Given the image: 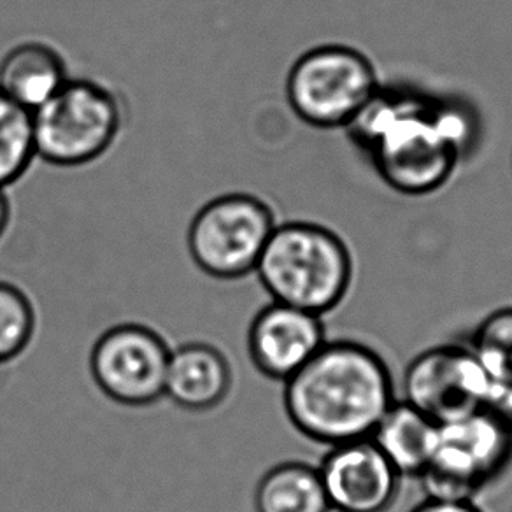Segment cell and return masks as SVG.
Instances as JSON below:
<instances>
[{
    "label": "cell",
    "mask_w": 512,
    "mask_h": 512,
    "mask_svg": "<svg viewBox=\"0 0 512 512\" xmlns=\"http://www.w3.org/2000/svg\"><path fill=\"white\" fill-rule=\"evenodd\" d=\"M36 157L55 167L93 164L113 148L125 127L118 92L97 79L69 78L32 113Z\"/></svg>",
    "instance_id": "cell-4"
},
{
    "label": "cell",
    "mask_w": 512,
    "mask_h": 512,
    "mask_svg": "<svg viewBox=\"0 0 512 512\" xmlns=\"http://www.w3.org/2000/svg\"><path fill=\"white\" fill-rule=\"evenodd\" d=\"M411 512H483L474 500H439L427 498L423 504L416 505Z\"/></svg>",
    "instance_id": "cell-19"
},
{
    "label": "cell",
    "mask_w": 512,
    "mask_h": 512,
    "mask_svg": "<svg viewBox=\"0 0 512 512\" xmlns=\"http://www.w3.org/2000/svg\"><path fill=\"white\" fill-rule=\"evenodd\" d=\"M348 130L386 185L416 197L448 185L469 141V123L456 107L423 92L386 88Z\"/></svg>",
    "instance_id": "cell-1"
},
{
    "label": "cell",
    "mask_w": 512,
    "mask_h": 512,
    "mask_svg": "<svg viewBox=\"0 0 512 512\" xmlns=\"http://www.w3.org/2000/svg\"><path fill=\"white\" fill-rule=\"evenodd\" d=\"M316 467L332 512H388L404 479L372 439L332 446Z\"/></svg>",
    "instance_id": "cell-10"
},
{
    "label": "cell",
    "mask_w": 512,
    "mask_h": 512,
    "mask_svg": "<svg viewBox=\"0 0 512 512\" xmlns=\"http://www.w3.org/2000/svg\"><path fill=\"white\" fill-rule=\"evenodd\" d=\"M327 341L323 316L271 302L251 325L249 351L264 376L286 383Z\"/></svg>",
    "instance_id": "cell-11"
},
{
    "label": "cell",
    "mask_w": 512,
    "mask_h": 512,
    "mask_svg": "<svg viewBox=\"0 0 512 512\" xmlns=\"http://www.w3.org/2000/svg\"><path fill=\"white\" fill-rule=\"evenodd\" d=\"M370 439L400 476L420 479L434 456L437 423L406 400H395Z\"/></svg>",
    "instance_id": "cell-14"
},
{
    "label": "cell",
    "mask_w": 512,
    "mask_h": 512,
    "mask_svg": "<svg viewBox=\"0 0 512 512\" xmlns=\"http://www.w3.org/2000/svg\"><path fill=\"white\" fill-rule=\"evenodd\" d=\"M292 427L307 442L332 448L370 439L395 402L383 356L356 341H327L283 388Z\"/></svg>",
    "instance_id": "cell-2"
},
{
    "label": "cell",
    "mask_w": 512,
    "mask_h": 512,
    "mask_svg": "<svg viewBox=\"0 0 512 512\" xmlns=\"http://www.w3.org/2000/svg\"><path fill=\"white\" fill-rule=\"evenodd\" d=\"M11 223H13V209H11V202H9L6 188H2V186H0V241L8 237L9 230H11Z\"/></svg>",
    "instance_id": "cell-20"
},
{
    "label": "cell",
    "mask_w": 512,
    "mask_h": 512,
    "mask_svg": "<svg viewBox=\"0 0 512 512\" xmlns=\"http://www.w3.org/2000/svg\"><path fill=\"white\" fill-rule=\"evenodd\" d=\"M230 374L225 358L206 344H188L169 353L165 395L186 409H209L225 399Z\"/></svg>",
    "instance_id": "cell-13"
},
{
    "label": "cell",
    "mask_w": 512,
    "mask_h": 512,
    "mask_svg": "<svg viewBox=\"0 0 512 512\" xmlns=\"http://www.w3.org/2000/svg\"><path fill=\"white\" fill-rule=\"evenodd\" d=\"M498 384L465 344H441L414 356L404 372V400L435 423L490 411Z\"/></svg>",
    "instance_id": "cell-8"
},
{
    "label": "cell",
    "mask_w": 512,
    "mask_h": 512,
    "mask_svg": "<svg viewBox=\"0 0 512 512\" xmlns=\"http://www.w3.org/2000/svg\"><path fill=\"white\" fill-rule=\"evenodd\" d=\"M32 313L22 293L0 283V362L18 355L29 342Z\"/></svg>",
    "instance_id": "cell-18"
},
{
    "label": "cell",
    "mask_w": 512,
    "mask_h": 512,
    "mask_svg": "<svg viewBox=\"0 0 512 512\" xmlns=\"http://www.w3.org/2000/svg\"><path fill=\"white\" fill-rule=\"evenodd\" d=\"M36 158L32 113L0 92V186L15 185Z\"/></svg>",
    "instance_id": "cell-16"
},
{
    "label": "cell",
    "mask_w": 512,
    "mask_h": 512,
    "mask_svg": "<svg viewBox=\"0 0 512 512\" xmlns=\"http://www.w3.org/2000/svg\"><path fill=\"white\" fill-rule=\"evenodd\" d=\"M64 55L46 41H22L0 58V92L30 113L69 81Z\"/></svg>",
    "instance_id": "cell-12"
},
{
    "label": "cell",
    "mask_w": 512,
    "mask_h": 512,
    "mask_svg": "<svg viewBox=\"0 0 512 512\" xmlns=\"http://www.w3.org/2000/svg\"><path fill=\"white\" fill-rule=\"evenodd\" d=\"M278 223L264 199L251 193H225L195 213L186 228V248L209 276L244 278L255 272Z\"/></svg>",
    "instance_id": "cell-7"
},
{
    "label": "cell",
    "mask_w": 512,
    "mask_h": 512,
    "mask_svg": "<svg viewBox=\"0 0 512 512\" xmlns=\"http://www.w3.org/2000/svg\"><path fill=\"white\" fill-rule=\"evenodd\" d=\"M512 463V423L472 411L437 423L434 456L420 483L427 498L476 500Z\"/></svg>",
    "instance_id": "cell-6"
},
{
    "label": "cell",
    "mask_w": 512,
    "mask_h": 512,
    "mask_svg": "<svg viewBox=\"0 0 512 512\" xmlns=\"http://www.w3.org/2000/svg\"><path fill=\"white\" fill-rule=\"evenodd\" d=\"M256 512H332L320 472L307 460H290L269 470L256 488Z\"/></svg>",
    "instance_id": "cell-15"
},
{
    "label": "cell",
    "mask_w": 512,
    "mask_h": 512,
    "mask_svg": "<svg viewBox=\"0 0 512 512\" xmlns=\"http://www.w3.org/2000/svg\"><path fill=\"white\" fill-rule=\"evenodd\" d=\"M169 349L139 327L114 328L93 351V376L121 404L141 406L165 395Z\"/></svg>",
    "instance_id": "cell-9"
},
{
    "label": "cell",
    "mask_w": 512,
    "mask_h": 512,
    "mask_svg": "<svg viewBox=\"0 0 512 512\" xmlns=\"http://www.w3.org/2000/svg\"><path fill=\"white\" fill-rule=\"evenodd\" d=\"M381 88L369 55L349 44H320L293 62L286 99L309 127L335 130L351 127Z\"/></svg>",
    "instance_id": "cell-5"
},
{
    "label": "cell",
    "mask_w": 512,
    "mask_h": 512,
    "mask_svg": "<svg viewBox=\"0 0 512 512\" xmlns=\"http://www.w3.org/2000/svg\"><path fill=\"white\" fill-rule=\"evenodd\" d=\"M467 346L491 381L512 388V306L488 314Z\"/></svg>",
    "instance_id": "cell-17"
},
{
    "label": "cell",
    "mask_w": 512,
    "mask_h": 512,
    "mask_svg": "<svg viewBox=\"0 0 512 512\" xmlns=\"http://www.w3.org/2000/svg\"><path fill=\"white\" fill-rule=\"evenodd\" d=\"M272 302L325 314L346 299L355 260L348 242L316 221H279L255 267Z\"/></svg>",
    "instance_id": "cell-3"
}]
</instances>
